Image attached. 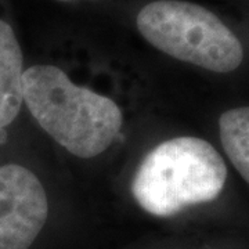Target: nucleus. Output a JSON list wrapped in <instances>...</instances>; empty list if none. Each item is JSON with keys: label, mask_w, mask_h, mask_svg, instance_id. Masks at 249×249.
Instances as JSON below:
<instances>
[{"label": "nucleus", "mask_w": 249, "mask_h": 249, "mask_svg": "<svg viewBox=\"0 0 249 249\" xmlns=\"http://www.w3.org/2000/svg\"><path fill=\"white\" fill-rule=\"evenodd\" d=\"M22 100L46 133L80 158L103 154L124 124L114 100L75 85L54 65H34L24 71Z\"/></svg>", "instance_id": "obj_1"}, {"label": "nucleus", "mask_w": 249, "mask_h": 249, "mask_svg": "<svg viewBox=\"0 0 249 249\" xmlns=\"http://www.w3.org/2000/svg\"><path fill=\"white\" fill-rule=\"evenodd\" d=\"M226 178V163L213 145L184 136L162 142L142 160L132 193L145 212L169 217L188 206L213 201Z\"/></svg>", "instance_id": "obj_2"}, {"label": "nucleus", "mask_w": 249, "mask_h": 249, "mask_svg": "<svg viewBox=\"0 0 249 249\" xmlns=\"http://www.w3.org/2000/svg\"><path fill=\"white\" fill-rule=\"evenodd\" d=\"M140 35L170 57L208 71H235L244 60L240 39L212 11L184 0H155L137 14Z\"/></svg>", "instance_id": "obj_3"}, {"label": "nucleus", "mask_w": 249, "mask_h": 249, "mask_svg": "<svg viewBox=\"0 0 249 249\" xmlns=\"http://www.w3.org/2000/svg\"><path fill=\"white\" fill-rule=\"evenodd\" d=\"M49 216L45 187L17 163L0 166V249H28Z\"/></svg>", "instance_id": "obj_4"}, {"label": "nucleus", "mask_w": 249, "mask_h": 249, "mask_svg": "<svg viewBox=\"0 0 249 249\" xmlns=\"http://www.w3.org/2000/svg\"><path fill=\"white\" fill-rule=\"evenodd\" d=\"M24 57L13 28L0 19V130L7 127L22 106Z\"/></svg>", "instance_id": "obj_5"}, {"label": "nucleus", "mask_w": 249, "mask_h": 249, "mask_svg": "<svg viewBox=\"0 0 249 249\" xmlns=\"http://www.w3.org/2000/svg\"><path fill=\"white\" fill-rule=\"evenodd\" d=\"M219 133L232 166L249 184V107L223 112L219 118Z\"/></svg>", "instance_id": "obj_6"}, {"label": "nucleus", "mask_w": 249, "mask_h": 249, "mask_svg": "<svg viewBox=\"0 0 249 249\" xmlns=\"http://www.w3.org/2000/svg\"><path fill=\"white\" fill-rule=\"evenodd\" d=\"M62 1H68V0H62Z\"/></svg>", "instance_id": "obj_7"}]
</instances>
